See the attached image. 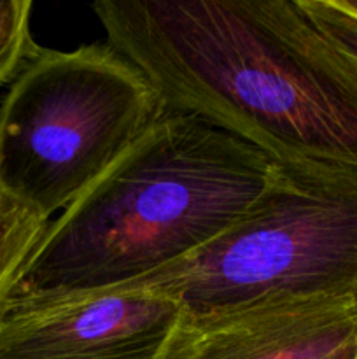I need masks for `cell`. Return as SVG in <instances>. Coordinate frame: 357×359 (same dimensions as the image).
<instances>
[{
  "instance_id": "cell-1",
  "label": "cell",
  "mask_w": 357,
  "mask_h": 359,
  "mask_svg": "<svg viewBox=\"0 0 357 359\" xmlns=\"http://www.w3.org/2000/svg\"><path fill=\"white\" fill-rule=\"evenodd\" d=\"M93 11L167 111L276 163L357 170V72L298 0H100Z\"/></svg>"
},
{
  "instance_id": "cell-2",
  "label": "cell",
  "mask_w": 357,
  "mask_h": 359,
  "mask_svg": "<svg viewBox=\"0 0 357 359\" xmlns=\"http://www.w3.org/2000/svg\"><path fill=\"white\" fill-rule=\"evenodd\" d=\"M275 163L200 116L167 111L49 223L0 312L122 290L184 262L247 212Z\"/></svg>"
},
{
  "instance_id": "cell-3",
  "label": "cell",
  "mask_w": 357,
  "mask_h": 359,
  "mask_svg": "<svg viewBox=\"0 0 357 359\" xmlns=\"http://www.w3.org/2000/svg\"><path fill=\"white\" fill-rule=\"evenodd\" d=\"M172 298L182 316L273 298L357 300V170L275 163L247 212L184 262L122 290Z\"/></svg>"
},
{
  "instance_id": "cell-4",
  "label": "cell",
  "mask_w": 357,
  "mask_h": 359,
  "mask_svg": "<svg viewBox=\"0 0 357 359\" xmlns=\"http://www.w3.org/2000/svg\"><path fill=\"white\" fill-rule=\"evenodd\" d=\"M164 112L158 88L108 42L37 48L0 104V189L49 219Z\"/></svg>"
},
{
  "instance_id": "cell-5",
  "label": "cell",
  "mask_w": 357,
  "mask_h": 359,
  "mask_svg": "<svg viewBox=\"0 0 357 359\" xmlns=\"http://www.w3.org/2000/svg\"><path fill=\"white\" fill-rule=\"evenodd\" d=\"M182 318L149 290L107 291L0 312V359H161Z\"/></svg>"
},
{
  "instance_id": "cell-6",
  "label": "cell",
  "mask_w": 357,
  "mask_h": 359,
  "mask_svg": "<svg viewBox=\"0 0 357 359\" xmlns=\"http://www.w3.org/2000/svg\"><path fill=\"white\" fill-rule=\"evenodd\" d=\"M161 359H357V300L273 298L182 316Z\"/></svg>"
},
{
  "instance_id": "cell-7",
  "label": "cell",
  "mask_w": 357,
  "mask_h": 359,
  "mask_svg": "<svg viewBox=\"0 0 357 359\" xmlns=\"http://www.w3.org/2000/svg\"><path fill=\"white\" fill-rule=\"evenodd\" d=\"M51 221L0 189V304L48 231Z\"/></svg>"
},
{
  "instance_id": "cell-8",
  "label": "cell",
  "mask_w": 357,
  "mask_h": 359,
  "mask_svg": "<svg viewBox=\"0 0 357 359\" xmlns=\"http://www.w3.org/2000/svg\"><path fill=\"white\" fill-rule=\"evenodd\" d=\"M30 0H0V84L14 79L37 51L30 35Z\"/></svg>"
},
{
  "instance_id": "cell-9",
  "label": "cell",
  "mask_w": 357,
  "mask_h": 359,
  "mask_svg": "<svg viewBox=\"0 0 357 359\" xmlns=\"http://www.w3.org/2000/svg\"><path fill=\"white\" fill-rule=\"evenodd\" d=\"M298 6L326 41L357 72V16L338 0H298Z\"/></svg>"
},
{
  "instance_id": "cell-10",
  "label": "cell",
  "mask_w": 357,
  "mask_h": 359,
  "mask_svg": "<svg viewBox=\"0 0 357 359\" xmlns=\"http://www.w3.org/2000/svg\"><path fill=\"white\" fill-rule=\"evenodd\" d=\"M338 2L343 9L350 11V13H354L357 16V0H338Z\"/></svg>"
}]
</instances>
